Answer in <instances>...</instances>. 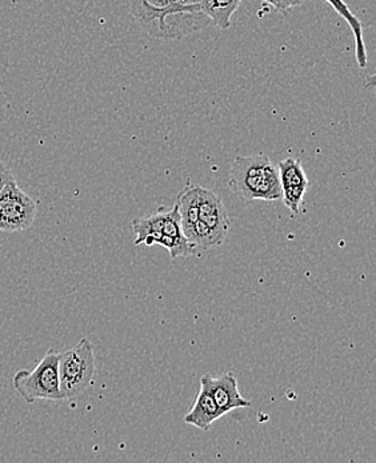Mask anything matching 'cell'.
Masks as SVG:
<instances>
[{
    "instance_id": "6da1fadb",
    "label": "cell",
    "mask_w": 376,
    "mask_h": 463,
    "mask_svg": "<svg viewBox=\"0 0 376 463\" xmlns=\"http://www.w3.org/2000/svg\"><path fill=\"white\" fill-rule=\"evenodd\" d=\"M229 187L243 202L277 201L282 198L277 168L265 154L235 156Z\"/></svg>"
},
{
    "instance_id": "7a4b0ae2",
    "label": "cell",
    "mask_w": 376,
    "mask_h": 463,
    "mask_svg": "<svg viewBox=\"0 0 376 463\" xmlns=\"http://www.w3.org/2000/svg\"><path fill=\"white\" fill-rule=\"evenodd\" d=\"M13 386L16 394L27 403L38 400L64 401L59 380V353L49 350L33 370L16 372Z\"/></svg>"
},
{
    "instance_id": "3957f363",
    "label": "cell",
    "mask_w": 376,
    "mask_h": 463,
    "mask_svg": "<svg viewBox=\"0 0 376 463\" xmlns=\"http://www.w3.org/2000/svg\"><path fill=\"white\" fill-rule=\"evenodd\" d=\"M95 373L94 345L89 339L81 338L77 346L59 353V380L63 400H72L87 392L94 382Z\"/></svg>"
},
{
    "instance_id": "277c9868",
    "label": "cell",
    "mask_w": 376,
    "mask_h": 463,
    "mask_svg": "<svg viewBox=\"0 0 376 463\" xmlns=\"http://www.w3.org/2000/svg\"><path fill=\"white\" fill-rule=\"evenodd\" d=\"M131 15L143 31L158 39L182 38L175 0H128Z\"/></svg>"
},
{
    "instance_id": "5b68a950",
    "label": "cell",
    "mask_w": 376,
    "mask_h": 463,
    "mask_svg": "<svg viewBox=\"0 0 376 463\" xmlns=\"http://www.w3.org/2000/svg\"><path fill=\"white\" fill-rule=\"evenodd\" d=\"M36 213L35 201L16 182L0 190V232H18L30 229Z\"/></svg>"
},
{
    "instance_id": "8992f818",
    "label": "cell",
    "mask_w": 376,
    "mask_h": 463,
    "mask_svg": "<svg viewBox=\"0 0 376 463\" xmlns=\"http://www.w3.org/2000/svg\"><path fill=\"white\" fill-rule=\"evenodd\" d=\"M209 386L210 392L214 398L218 409L226 415L227 412L234 411L238 409H246L251 406V402L242 397L240 389H238L237 375L232 373L212 377L207 374L202 377Z\"/></svg>"
},
{
    "instance_id": "52a82bcc",
    "label": "cell",
    "mask_w": 376,
    "mask_h": 463,
    "mask_svg": "<svg viewBox=\"0 0 376 463\" xmlns=\"http://www.w3.org/2000/svg\"><path fill=\"white\" fill-rule=\"evenodd\" d=\"M223 412L216 406L206 382L201 378V389L193 401V408L184 417V423L195 426L202 431H209L215 420H221Z\"/></svg>"
},
{
    "instance_id": "ba28073f",
    "label": "cell",
    "mask_w": 376,
    "mask_h": 463,
    "mask_svg": "<svg viewBox=\"0 0 376 463\" xmlns=\"http://www.w3.org/2000/svg\"><path fill=\"white\" fill-rule=\"evenodd\" d=\"M199 219L209 224L212 229L229 234L230 219L224 209L223 201L218 194L199 186L198 194Z\"/></svg>"
},
{
    "instance_id": "9c48e42d",
    "label": "cell",
    "mask_w": 376,
    "mask_h": 463,
    "mask_svg": "<svg viewBox=\"0 0 376 463\" xmlns=\"http://www.w3.org/2000/svg\"><path fill=\"white\" fill-rule=\"evenodd\" d=\"M183 235L188 243L193 246L195 252L209 251V250L219 247L226 240L227 234L212 229L209 224L204 223L201 219L191 222V223H182Z\"/></svg>"
},
{
    "instance_id": "30bf717a",
    "label": "cell",
    "mask_w": 376,
    "mask_h": 463,
    "mask_svg": "<svg viewBox=\"0 0 376 463\" xmlns=\"http://www.w3.org/2000/svg\"><path fill=\"white\" fill-rule=\"evenodd\" d=\"M334 10L347 22L352 31L353 42H355V58L361 69L367 67V50L364 44L363 24L359 21L358 16L350 10L344 0H324Z\"/></svg>"
},
{
    "instance_id": "8fae6325",
    "label": "cell",
    "mask_w": 376,
    "mask_h": 463,
    "mask_svg": "<svg viewBox=\"0 0 376 463\" xmlns=\"http://www.w3.org/2000/svg\"><path fill=\"white\" fill-rule=\"evenodd\" d=\"M242 0H202L201 10L219 30L231 27V19Z\"/></svg>"
},
{
    "instance_id": "7c38bea8",
    "label": "cell",
    "mask_w": 376,
    "mask_h": 463,
    "mask_svg": "<svg viewBox=\"0 0 376 463\" xmlns=\"http://www.w3.org/2000/svg\"><path fill=\"white\" fill-rule=\"evenodd\" d=\"M164 213L159 210L155 215L150 217L136 218L133 221L135 232L134 245L154 246L158 245V241L163 235V223H164Z\"/></svg>"
},
{
    "instance_id": "4fadbf2b",
    "label": "cell",
    "mask_w": 376,
    "mask_h": 463,
    "mask_svg": "<svg viewBox=\"0 0 376 463\" xmlns=\"http://www.w3.org/2000/svg\"><path fill=\"white\" fill-rule=\"evenodd\" d=\"M277 175H279L280 187L286 189H308L310 181L306 175L300 161L294 158H286L277 165Z\"/></svg>"
},
{
    "instance_id": "5bb4252c",
    "label": "cell",
    "mask_w": 376,
    "mask_h": 463,
    "mask_svg": "<svg viewBox=\"0 0 376 463\" xmlns=\"http://www.w3.org/2000/svg\"><path fill=\"white\" fill-rule=\"evenodd\" d=\"M306 191L307 189H305V187L282 190L283 203L296 215L300 213V203H302L303 198H305Z\"/></svg>"
},
{
    "instance_id": "9a60e30c",
    "label": "cell",
    "mask_w": 376,
    "mask_h": 463,
    "mask_svg": "<svg viewBox=\"0 0 376 463\" xmlns=\"http://www.w3.org/2000/svg\"><path fill=\"white\" fill-rule=\"evenodd\" d=\"M262 2L268 3V5L275 8L277 13L287 15L291 8L297 7V5H302L305 0H262Z\"/></svg>"
},
{
    "instance_id": "2e32d148",
    "label": "cell",
    "mask_w": 376,
    "mask_h": 463,
    "mask_svg": "<svg viewBox=\"0 0 376 463\" xmlns=\"http://www.w3.org/2000/svg\"><path fill=\"white\" fill-rule=\"evenodd\" d=\"M13 182H16L13 170H11L10 165L0 159V190L5 189L7 184H13Z\"/></svg>"
}]
</instances>
